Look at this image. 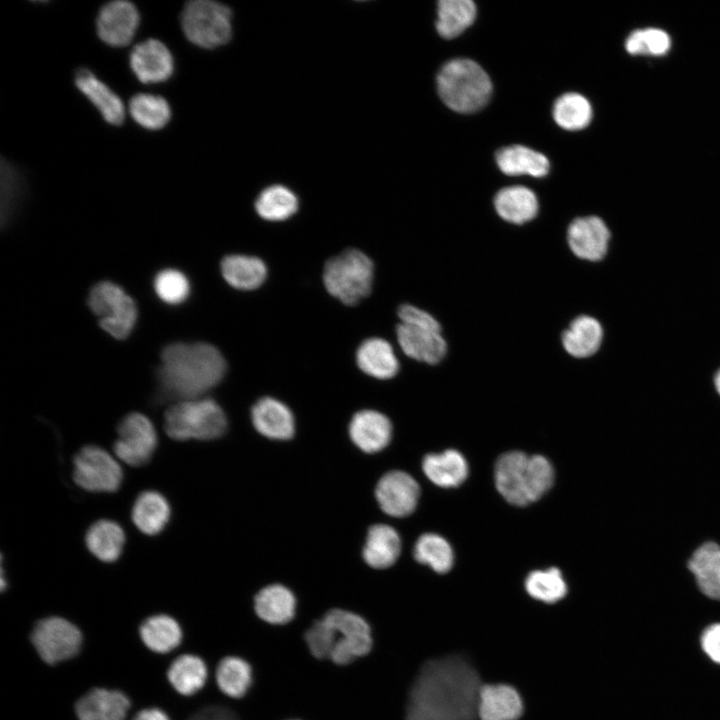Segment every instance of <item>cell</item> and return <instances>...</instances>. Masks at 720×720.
<instances>
[{
	"instance_id": "1",
	"label": "cell",
	"mask_w": 720,
	"mask_h": 720,
	"mask_svg": "<svg viewBox=\"0 0 720 720\" xmlns=\"http://www.w3.org/2000/svg\"><path fill=\"white\" fill-rule=\"evenodd\" d=\"M483 684L461 655L427 661L411 686L405 720H477Z\"/></svg>"
},
{
	"instance_id": "2",
	"label": "cell",
	"mask_w": 720,
	"mask_h": 720,
	"mask_svg": "<svg viewBox=\"0 0 720 720\" xmlns=\"http://www.w3.org/2000/svg\"><path fill=\"white\" fill-rule=\"evenodd\" d=\"M225 372V359L213 345L177 342L163 349L158 380L166 396L182 401L201 398Z\"/></svg>"
},
{
	"instance_id": "3",
	"label": "cell",
	"mask_w": 720,
	"mask_h": 720,
	"mask_svg": "<svg viewBox=\"0 0 720 720\" xmlns=\"http://www.w3.org/2000/svg\"><path fill=\"white\" fill-rule=\"evenodd\" d=\"M307 646L318 659L329 658L336 664H348L366 655L372 647L371 630L359 615L332 609L306 631Z\"/></svg>"
},
{
	"instance_id": "4",
	"label": "cell",
	"mask_w": 720,
	"mask_h": 720,
	"mask_svg": "<svg viewBox=\"0 0 720 720\" xmlns=\"http://www.w3.org/2000/svg\"><path fill=\"white\" fill-rule=\"evenodd\" d=\"M554 470L547 458L520 451L501 455L495 465V484L510 504L526 506L541 498L552 486Z\"/></svg>"
},
{
	"instance_id": "5",
	"label": "cell",
	"mask_w": 720,
	"mask_h": 720,
	"mask_svg": "<svg viewBox=\"0 0 720 720\" xmlns=\"http://www.w3.org/2000/svg\"><path fill=\"white\" fill-rule=\"evenodd\" d=\"M438 93L452 110L472 113L481 109L492 93V83L485 70L470 59L447 62L437 76Z\"/></svg>"
},
{
	"instance_id": "6",
	"label": "cell",
	"mask_w": 720,
	"mask_h": 720,
	"mask_svg": "<svg viewBox=\"0 0 720 720\" xmlns=\"http://www.w3.org/2000/svg\"><path fill=\"white\" fill-rule=\"evenodd\" d=\"M227 419L222 408L211 398L178 401L164 415V429L173 440H213L222 436Z\"/></svg>"
},
{
	"instance_id": "7",
	"label": "cell",
	"mask_w": 720,
	"mask_h": 720,
	"mask_svg": "<svg viewBox=\"0 0 720 720\" xmlns=\"http://www.w3.org/2000/svg\"><path fill=\"white\" fill-rule=\"evenodd\" d=\"M373 275L371 259L358 249H347L325 263L323 282L333 297L353 306L370 294Z\"/></svg>"
},
{
	"instance_id": "8",
	"label": "cell",
	"mask_w": 720,
	"mask_h": 720,
	"mask_svg": "<svg viewBox=\"0 0 720 720\" xmlns=\"http://www.w3.org/2000/svg\"><path fill=\"white\" fill-rule=\"evenodd\" d=\"M180 26L193 45L214 49L225 45L232 36V11L212 0H192L184 4Z\"/></svg>"
},
{
	"instance_id": "9",
	"label": "cell",
	"mask_w": 720,
	"mask_h": 720,
	"mask_svg": "<svg viewBox=\"0 0 720 720\" xmlns=\"http://www.w3.org/2000/svg\"><path fill=\"white\" fill-rule=\"evenodd\" d=\"M88 305L100 327L115 339L128 337L137 320L134 300L110 281L97 283L89 292Z\"/></svg>"
},
{
	"instance_id": "10",
	"label": "cell",
	"mask_w": 720,
	"mask_h": 720,
	"mask_svg": "<svg viewBox=\"0 0 720 720\" xmlns=\"http://www.w3.org/2000/svg\"><path fill=\"white\" fill-rule=\"evenodd\" d=\"M75 483L90 492H114L119 489L123 473L118 462L104 449L88 445L73 459Z\"/></svg>"
},
{
	"instance_id": "11",
	"label": "cell",
	"mask_w": 720,
	"mask_h": 720,
	"mask_svg": "<svg viewBox=\"0 0 720 720\" xmlns=\"http://www.w3.org/2000/svg\"><path fill=\"white\" fill-rule=\"evenodd\" d=\"M31 641L44 662L57 664L78 654L82 635L71 622L53 616L37 622L32 630Z\"/></svg>"
},
{
	"instance_id": "12",
	"label": "cell",
	"mask_w": 720,
	"mask_h": 720,
	"mask_svg": "<svg viewBox=\"0 0 720 720\" xmlns=\"http://www.w3.org/2000/svg\"><path fill=\"white\" fill-rule=\"evenodd\" d=\"M114 452L130 466L149 462L158 443L157 433L150 419L138 412L125 416L118 425Z\"/></svg>"
},
{
	"instance_id": "13",
	"label": "cell",
	"mask_w": 720,
	"mask_h": 720,
	"mask_svg": "<svg viewBox=\"0 0 720 720\" xmlns=\"http://www.w3.org/2000/svg\"><path fill=\"white\" fill-rule=\"evenodd\" d=\"M140 13L137 6L127 0L105 3L96 16V33L106 45L121 48L129 45L139 28Z\"/></svg>"
},
{
	"instance_id": "14",
	"label": "cell",
	"mask_w": 720,
	"mask_h": 720,
	"mask_svg": "<svg viewBox=\"0 0 720 720\" xmlns=\"http://www.w3.org/2000/svg\"><path fill=\"white\" fill-rule=\"evenodd\" d=\"M129 67L142 84H158L168 81L175 71L172 52L165 43L148 38L137 43L129 53Z\"/></svg>"
},
{
	"instance_id": "15",
	"label": "cell",
	"mask_w": 720,
	"mask_h": 720,
	"mask_svg": "<svg viewBox=\"0 0 720 720\" xmlns=\"http://www.w3.org/2000/svg\"><path fill=\"white\" fill-rule=\"evenodd\" d=\"M420 488L416 480L406 472L390 471L378 481L376 500L381 510L389 516L405 517L418 503Z\"/></svg>"
},
{
	"instance_id": "16",
	"label": "cell",
	"mask_w": 720,
	"mask_h": 720,
	"mask_svg": "<svg viewBox=\"0 0 720 720\" xmlns=\"http://www.w3.org/2000/svg\"><path fill=\"white\" fill-rule=\"evenodd\" d=\"M610 231L598 216L574 219L567 229V243L571 252L579 259L600 261L607 251Z\"/></svg>"
},
{
	"instance_id": "17",
	"label": "cell",
	"mask_w": 720,
	"mask_h": 720,
	"mask_svg": "<svg viewBox=\"0 0 720 720\" xmlns=\"http://www.w3.org/2000/svg\"><path fill=\"white\" fill-rule=\"evenodd\" d=\"M74 84L108 124L121 126L124 123L126 109L122 99L90 69H77Z\"/></svg>"
},
{
	"instance_id": "18",
	"label": "cell",
	"mask_w": 720,
	"mask_h": 720,
	"mask_svg": "<svg viewBox=\"0 0 720 720\" xmlns=\"http://www.w3.org/2000/svg\"><path fill=\"white\" fill-rule=\"evenodd\" d=\"M397 341L404 354L428 365L438 364L447 354L448 346L441 331L399 323Z\"/></svg>"
},
{
	"instance_id": "19",
	"label": "cell",
	"mask_w": 720,
	"mask_h": 720,
	"mask_svg": "<svg viewBox=\"0 0 720 720\" xmlns=\"http://www.w3.org/2000/svg\"><path fill=\"white\" fill-rule=\"evenodd\" d=\"M251 420L254 428L270 439L288 440L295 432V420L291 410L272 397H263L253 405Z\"/></svg>"
},
{
	"instance_id": "20",
	"label": "cell",
	"mask_w": 720,
	"mask_h": 720,
	"mask_svg": "<svg viewBox=\"0 0 720 720\" xmlns=\"http://www.w3.org/2000/svg\"><path fill=\"white\" fill-rule=\"evenodd\" d=\"M353 443L366 453L385 448L391 440L392 424L384 414L375 410H361L354 414L349 424Z\"/></svg>"
},
{
	"instance_id": "21",
	"label": "cell",
	"mask_w": 720,
	"mask_h": 720,
	"mask_svg": "<svg viewBox=\"0 0 720 720\" xmlns=\"http://www.w3.org/2000/svg\"><path fill=\"white\" fill-rule=\"evenodd\" d=\"M519 692L507 684H483L478 702L479 720H518L523 713Z\"/></svg>"
},
{
	"instance_id": "22",
	"label": "cell",
	"mask_w": 720,
	"mask_h": 720,
	"mask_svg": "<svg viewBox=\"0 0 720 720\" xmlns=\"http://www.w3.org/2000/svg\"><path fill=\"white\" fill-rule=\"evenodd\" d=\"M130 701L118 691L94 688L83 695L75 705L78 720H124Z\"/></svg>"
},
{
	"instance_id": "23",
	"label": "cell",
	"mask_w": 720,
	"mask_h": 720,
	"mask_svg": "<svg viewBox=\"0 0 720 720\" xmlns=\"http://www.w3.org/2000/svg\"><path fill=\"white\" fill-rule=\"evenodd\" d=\"M687 568L703 595L720 600L719 543L709 540L700 544L688 558Z\"/></svg>"
},
{
	"instance_id": "24",
	"label": "cell",
	"mask_w": 720,
	"mask_h": 720,
	"mask_svg": "<svg viewBox=\"0 0 720 720\" xmlns=\"http://www.w3.org/2000/svg\"><path fill=\"white\" fill-rule=\"evenodd\" d=\"M602 338L603 329L600 322L592 316L580 315L563 331L561 343L570 356L583 359L598 351Z\"/></svg>"
},
{
	"instance_id": "25",
	"label": "cell",
	"mask_w": 720,
	"mask_h": 720,
	"mask_svg": "<svg viewBox=\"0 0 720 720\" xmlns=\"http://www.w3.org/2000/svg\"><path fill=\"white\" fill-rule=\"evenodd\" d=\"M358 367L377 379H391L399 371V362L389 342L382 338H369L362 342L356 352Z\"/></svg>"
},
{
	"instance_id": "26",
	"label": "cell",
	"mask_w": 720,
	"mask_h": 720,
	"mask_svg": "<svg viewBox=\"0 0 720 720\" xmlns=\"http://www.w3.org/2000/svg\"><path fill=\"white\" fill-rule=\"evenodd\" d=\"M401 542L397 531L385 524L369 528L362 550L364 561L372 568L392 566L400 555Z\"/></svg>"
},
{
	"instance_id": "27",
	"label": "cell",
	"mask_w": 720,
	"mask_h": 720,
	"mask_svg": "<svg viewBox=\"0 0 720 720\" xmlns=\"http://www.w3.org/2000/svg\"><path fill=\"white\" fill-rule=\"evenodd\" d=\"M497 214L512 224H524L538 213V200L532 190L524 186H510L501 189L495 196Z\"/></svg>"
},
{
	"instance_id": "28",
	"label": "cell",
	"mask_w": 720,
	"mask_h": 720,
	"mask_svg": "<svg viewBox=\"0 0 720 720\" xmlns=\"http://www.w3.org/2000/svg\"><path fill=\"white\" fill-rule=\"evenodd\" d=\"M170 505L167 499L157 491H144L136 498L132 507L134 525L146 535H156L167 525L170 518Z\"/></svg>"
},
{
	"instance_id": "29",
	"label": "cell",
	"mask_w": 720,
	"mask_h": 720,
	"mask_svg": "<svg viewBox=\"0 0 720 720\" xmlns=\"http://www.w3.org/2000/svg\"><path fill=\"white\" fill-rule=\"evenodd\" d=\"M422 467L431 482L445 488L460 485L468 474L465 458L453 449L426 455Z\"/></svg>"
},
{
	"instance_id": "30",
	"label": "cell",
	"mask_w": 720,
	"mask_h": 720,
	"mask_svg": "<svg viewBox=\"0 0 720 720\" xmlns=\"http://www.w3.org/2000/svg\"><path fill=\"white\" fill-rule=\"evenodd\" d=\"M254 604L257 615L271 624L288 623L295 615V596L281 584H272L261 589Z\"/></svg>"
},
{
	"instance_id": "31",
	"label": "cell",
	"mask_w": 720,
	"mask_h": 720,
	"mask_svg": "<svg viewBox=\"0 0 720 720\" xmlns=\"http://www.w3.org/2000/svg\"><path fill=\"white\" fill-rule=\"evenodd\" d=\"M221 273L232 287L239 290H254L265 281L267 268L257 257L235 254L223 258Z\"/></svg>"
},
{
	"instance_id": "32",
	"label": "cell",
	"mask_w": 720,
	"mask_h": 720,
	"mask_svg": "<svg viewBox=\"0 0 720 720\" xmlns=\"http://www.w3.org/2000/svg\"><path fill=\"white\" fill-rule=\"evenodd\" d=\"M85 542L88 550L103 562L116 561L125 544V533L115 521L102 519L87 530Z\"/></svg>"
},
{
	"instance_id": "33",
	"label": "cell",
	"mask_w": 720,
	"mask_h": 720,
	"mask_svg": "<svg viewBox=\"0 0 720 720\" xmlns=\"http://www.w3.org/2000/svg\"><path fill=\"white\" fill-rule=\"evenodd\" d=\"M500 170L507 175L545 176L550 168L548 159L541 153L522 145L500 149L496 154Z\"/></svg>"
},
{
	"instance_id": "34",
	"label": "cell",
	"mask_w": 720,
	"mask_h": 720,
	"mask_svg": "<svg viewBox=\"0 0 720 720\" xmlns=\"http://www.w3.org/2000/svg\"><path fill=\"white\" fill-rule=\"evenodd\" d=\"M128 112L140 127L149 130H161L171 120L172 110L169 102L161 95L137 93L128 103Z\"/></svg>"
},
{
	"instance_id": "35",
	"label": "cell",
	"mask_w": 720,
	"mask_h": 720,
	"mask_svg": "<svg viewBox=\"0 0 720 720\" xmlns=\"http://www.w3.org/2000/svg\"><path fill=\"white\" fill-rule=\"evenodd\" d=\"M140 637L144 644L157 653H167L176 648L182 640L178 622L168 615H154L140 626Z\"/></svg>"
},
{
	"instance_id": "36",
	"label": "cell",
	"mask_w": 720,
	"mask_h": 720,
	"mask_svg": "<svg viewBox=\"0 0 720 720\" xmlns=\"http://www.w3.org/2000/svg\"><path fill=\"white\" fill-rule=\"evenodd\" d=\"M475 17L476 5L472 0H440L436 29L442 37L451 39L469 27Z\"/></svg>"
},
{
	"instance_id": "37",
	"label": "cell",
	"mask_w": 720,
	"mask_h": 720,
	"mask_svg": "<svg viewBox=\"0 0 720 720\" xmlns=\"http://www.w3.org/2000/svg\"><path fill=\"white\" fill-rule=\"evenodd\" d=\"M167 676L177 692L190 696L204 686L207 679V668L200 657L181 655L171 663Z\"/></svg>"
},
{
	"instance_id": "38",
	"label": "cell",
	"mask_w": 720,
	"mask_h": 720,
	"mask_svg": "<svg viewBox=\"0 0 720 720\" xmlns=\"http://www.w3.org/2000/svg\"><path fill=\"white\" fill-rule=\"evenodd\" d=\"M255 209L258 215L267 221H283L297 212L298 199L287 187L273 185L259 194Z\"/></svg>"
},
{
	"instance_id": "39",
	"label": "cell",
	"mask_w": 720,
	"mask_h": 720,
	"mask_svg": "<svg viewBox=\"0 0 720 720\" xmlns=\"http://www.w3.org/2000/svg\"><path fill=\"white\" fill-rule=\"evenodd\" d=\"M216 680L224 694L232 698H240L247 693L251 686L252 670L242 658L228 656L218 664Z\"/></svg>"
},
{
	"instance_id": "40",
	"label": "cell",
	"mask_w": 720,
	"mask_h": 720,
	"mask_svg": "<svg viewBox=\"0 0 720 720\" xmlns=\"http://www.w3.org/2000/svg\"><path fill=\"white\" fill-rule=\"evenodd\" d=\"M553 117L556 123L566 130L583 129L592 119V107L581 94L566 93L556 100Z\"/></svg>"
},
{
	"instance_id": "41",
	"label": "cell",
	"mask_w": 720,
	"mask_h": 720,
	"mask_svg": "<svg viewBox=\"0 0 720 720\" xmlns=\"http://www.w3.org/2000/svg\"><path fill=\"white\" fill-rule=\"evenodd\" d=\"M415 559L429 565L438 573L448 572L453 564V551L450 544L441 536L427 533L420 536L414 548Z\"/></svg>"
},
{
	"instance_id": "42",
	"label": "cell",
	"mask_w": 720,
	"mask_h": 720,
	"mask_svg": "<svg viewBox=\"0 0 720 720\" xmlns=\"http://www.w3.org/2000/svg\"><path fill=\"white\" fill-rule=\"evenodd\" d=\"M525 588L532 598L550 604L567 594L566 582L555 567L531 572L525 580Z\"/></svg>"
},
{
	"instance_id": "43",
	"label": "cell",
	"mask_w": 720,
	"mask_h": 720,
	"mask_svg": "<svg viewBox=\"0 0 720 720\" xmlns=\"http://www.w3.org/2000/svg\"><path fill=\"white\" fill-rule=\"evenodd\" d=\"M153 286L157 296L170 305L183 303L190 293L187 277L176 269H164L158 272Z\"/></svg>"
},
{
	"instance_id": "44",
	"label": "cell",
	"mask_w": 720,
	"mask_h": 720,
	"mask_svg": "<svg viewBox=\"0 0 720 720\" xmlns=\"http://www.w3.org/2000/svg\"><path fill=\"white\" fill-rule=\"evenodd\" d=\"M397 314L400 323L436 331L442 330L440 323L432 314L416 306L403 304L399 307Z\"/></svg>"
},
{
	"instance_id": "45",
	"label": "cell",
	"mask_w": 720,
	"mask_h": 720,
	"mask_svg": "<svg viewBox=\"0 0 720 720\" xmlns=\"http://www.w3.org/2000/svg\"><path fill=\"white\" fill-rule=\"evenodd\" d=\"M644 54L661 56L671 47L670 36L664 30L656 27L642 29Z\"/></svg>"
},
{
	"instance_id": "46",
	"label": "cell",
	"mask_w": 720,
	"mask_h": 720,
	"mask_svg": "<svg viewBox=\"0 0 720 720\" xmlns=\"http://www.w3.org/2000/svg\"><path fill=\"white\" fill-rule=\"evenodd\" d=\"M701 647L715 663L720 664V623L711 624L702 633Z\"/></svg>"
},
{
	"instance_id": "47",
	"label": "cell",
	"mask_w": 720,
	"mask_h": 720,
	"mask_svg": "<svg viewBox=\"0 0 720 720\" xmlns=\"http://www.w3.org/2000/svg\"><path fill=\"white\" fill-rule=\"evenodd\" d=\"M188 720H238L237 717L227 708L221 706L206 707L195 713Z\"/></svg>"
},
{
	"instance_id": "48",
	"label": "cell",
	"mask_w": 720,
	"mask_h": 720,
	"mask_svg": "<svg viewBox=\"0 0 720 720\" xmlns=\"http://www.w3.org/2000/svg\"><path fill=\"white\" fill-rule=\"evenodd\" d=\"M625 49L631 55L644 54L642 29L632 31L625 41Z\"/></svg>"
},
{
	"instance_id": "49",
	"label": "cell",
	"mask_w": 720,
	"mask_h": 720,
	"mask_svg": "<svg viewBox=\"0 0 720 720\" xmlns=\"http://www.w3.org/2000/svg\"><path fill=\"white\" fill-rule=\"evenodd\" d=\"M133 720H170L168 715L158 708L141 710Z\"/></svg>"
},
{
	"instance_id": "50",
	"label": "cell",
	"mask_w": 720,
	"mask_h": 720,
	"mask_svg": "<svg viewBox=\"0 0 720 720\" xmlns=\"http://www.w3.org/2000/svg\"><path fill=\"white\" fill-rule=\"evenodd\" d=\"M714 384H715L716 391L720 395V369L718 370V372L715 375Z\"/></svg>"
}]
</instances>
